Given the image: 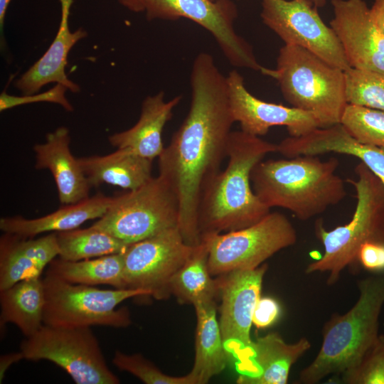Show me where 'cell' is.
I'll list each match as a JSON object with an SVG mask.
<instances>
[{
  "instance_id": "cell-24",
  "label": "cell",
  "mask_w": 384,
  "mask_h": 384,
  "mask_svg": "<svg viewBox=\"0 0 384 384\" xmlns=\"http://www.w3.org/2000/svg\"><path fill=\"white\" fill-rule=\"evenodd\" d=\"M91 187L107 183L133 191L152 178V161L130 149L119 148L105 156L78 158Z\"/></svg>"
},
{
  "instance_id": "cell-4",
  "label": "cell",
  "mask_w": 384,
  "mask_h": 384,
  "mask_svg": "<svg viewBox=\"0 0 384 384\" xmlns=\"http://www.w3.org/2000/svg\"><path fill=\"white\" fill-rule=\"evenodd\" d=\"M358 288L355 304L343 314H333L324 324L320 349L299 373L300 383L315 384L330 375H341L356 365L376 341L384 305V276L361 279Z\"/></svg>"
},
{
  "instance_id": "cell-17",
  "label": "cell",
  "mask_w": 384,
  "mask_h": 384,
  "mask_svg": "<svg viewBox=\"0 0 384 384\" xmlns=\"http://www.w3.org/2000/svg\"><path fill=\"white\" fill-rule=\"evenodd\" d=\"M285 158L328 153L347 154L361 160L384 186V148L367 145L353 138L339 123L317 128L300 137H289L277 144Z\"/></svg>"
},
{
  "instance_id": "cell-19",
  "label": "cell",
  "mask_w": 384,
  "mask_h": 384,
  "mask_svg": "<svg viewBox=\"0 0 384 384\" xmlns=\"http://www.w3.org/2000/svg\"><path fill=\"white\" fill-rule=\"evenodd\" d=\"M306 337L288 343L278 333H270L253 341L252 353L239 373L240 384H286L294 364L310 348Z\"/></svg>"
},
{
  "instance_id": "cell-27",
  "label": "cell",
  "mask_w": 384,
  "mask_h": 384,
  "mask_svg": "<svg viewBox=\"0 0 384 384\" xmlns=\"http://www.w3.org/2000/svg\"><path fill=\"white\" fill-rule=\"evenodd\" d=\"M208 250L205 240L195 246L183 265L172 277L169 290L181 304L215 301L219 296V279H213L208 268Z\"/></svg>"
},
{
  "instance_id": "cell-40",
  "label": "cell",
  "mask_w": 384,
  "mask_h": 384,
  "mask_svg": "<svg viewBox=\"0 0 384 384\" xmlns=\"http://www.w3.org/2000/svg\"><path fill=\"white\" fill-rule=\"evenodd\" d=\"M11 0H0V28L2 33L7 8Z\"/></svg>"
},
{
  "instance_id": "cell-29",
  "label": "cell",
  "mask_w": 384,
  "mask_h": 384,
  "mask_svg": "<svg viewBox=\"0 0 384 384\" xmlns=\"http://www.w3.org/2000/svg\"><path fill=\"white\" fill-rule=\"evenodd\" d=\"M59 257L78 261L121 253L129 246L110 233L91 225L56 233Z\"/></svg>"
},
{
  "instance_id": "cell-3",
  "label": "cell",
  "mask_w": 384,
  "mask_h": 384,
  "mask_svg": "<svg viewBox=\"0 0 384 384\" xmlns=\"http://www.w3.org/2000/svg\"><path fill=\"white\" fill-rule=\"evenodd\" d=\"M338 165L334 157L322 161L314 155L262 160L252 170V187L270 209L282 208L308 220L346 196L344 181L336 174Z\"/></svg>"
},
{
  "instance_id": "cell-37",
  "label": "cell",
  "mask_w": 384,
  "mask_h": 384,
  "mask_svg": "<svg viewBox=\"0 0 384 384\" xmlns=\"http://www.w3.org/2000/svg\"><path fill=\"white\" fill-rule=\"evenodd\" d=\"M370 14L377 28L384 37V0H374Z\"/></svg>"
},
{
  "instance_id": "cell-41",
  "label": "cell",
  "mask_w": 384,
  "mask_h": 384,
  "mask_svg": "<svg viewBox=\"0 0 384 384\" xmlns=\"http://www.w3.org/2000/svg\"><path fill=\"white\" fill-rule=\"evenodd\" d=\"M316 8H320L325 5L326 0H310Z\"/></svg>"
},
{
  "instance_id": "cell-7",
  "label": "cell",
  "mask_w": 384,
  "mask_h": 384,
  "mask_svg": "<svg viewBox=\"0 0 384 384\" xmlns=\"http://www.w3.org/2000/svg\"><path fill=\"white\" fill-rule=\"evenodd\" d=\"M46 304L43 324L56 326H104L124 328L132 323L126 299L151 294L142 289H102L73 284L46 273L43 278Z\"/></svg>"
},
{
  "instance_id": "cell-16",
  "label": "cell",
  "mask_w": 384,
  "mask_h": 384,
  "mask_svg": "<svg viewBox=\"0 0 384 384\" xmlns=\"http://www.w3.org/2000/svg\"><path fill=\"white\" fill-rule=\"evenodd\" d=\"M330 22L351 68L384 74V37L363 0H331Z\"/></svg>"
},
{
  "instance_id": "cell-15",
  "label": "cell",
  "mask_w": 384,
  "mask_h": 384,
  "mask_svg": "<svg viewBox=\"0 0 384 384\" xmlns=\"http://www.w3.org/2000/svg\"><path fill=\"white\" fill-rule=\"evenodd\" d=\"M227 82L234 120L247 134L264 136L272 127L284 126L289 137H297L321 128L319 119L311 112L267 102L252 95L237 70L228 73Z\"/></svg>"
},
{
  "instance_id": "cell-22",
  "label": "cell",
  "mask_w": 384,
  "mask_h": 384,
  "mask_svg": "<svg viewBox=\"0 0 384 384\" xmlns=\"http://www.w3.org/2000/svg\"><path fill=\"white\" fill-rule=\"evenodd\" d=\"M181 99V95H177L166 101L163 91L148 96L142 102L137 122L129 129L110 136V143L117 149H130L151 160L159 158L164 149L162 142L164 128Z\"/></svg>"
},
{
  "instance_id": "cell-1",
  "label": "cell",
  "mask_w": 384,
  "mask_h": 384,
  "mask_svg": "<svg viewBox=\"0 0 384 384\" xmlns=\"http://www.w3.org/2000/svg\"><path fill=\"white\" fill-rule=\"evenodd\" d=\"M190 84L191 100L187 116L159 156V175L176 195L178 228L184 241L201 242L198 208L206 184L220 171L235 122L227 77L208 53L193 60Z\"/></svg>"
},
{
  "instance_id": "cell-8",
  "label": "cell",
  "mask_w": 384,
  "mask_h": 384,
  "mask_svg": "<svg viewBox=\"0 0 384 384\" xmlns=\"http://www.w3.org/2000/svg\"><path fill=\"white\" fill-rule=\"evenodd\" d=\"M24 359L46 360L64 370L77 384H119L98 340L88 326L43 324L20 344Z\"/></svg>"
},
{
  "instance_id": "cell-32",
  "label": "cell",
  "mask_w": 384,
  "mask_h": 384,
  "mask_svg": "<svg viewBox=\"0 0 384 384\" xmlns=\"http://www.w3.org/2000/svg\"><path fill=\"white\" fill-rule=\"evenodd\" d=\"M112 363L119 370L132 374L146 384H196L190 373L183 376L165 374L140 353L129 355L116 351Z\"/></svg>"
},
{
  "instance_id": "cell-31",
  "label": "cell",
  "mask_w": 384,
  "mask_h": 384,
  "mask_svg": "<svg viewBox=\"0 0 384 384\" xmlns=\"http://www.w3.org/2000/svg\"><path fill=\"white\" fill-rule=\"evenodd\" d=\"M345 76L348 103L384 111V74L351 68Z\"/></svg>"
},
{
  "instance_id": "cell-26",
  "label": "cell",
  "mask_w": 384,
  "mask_h": 384,
  "mask_svg": "<svg viewBox=\"0 0 384 384\" xmlns=\"http://www.w3.org/2000/svg\"><path fill=\"white\" fill-rule=\"evenodd\" d=\"M46 304L41 277L21 280L0 291V324H15L26 337L37 332L43 325Z\"/></svg>"
},
{
  "instance_id": "cell-13",
  "label": "cell",
  "mask_w": 384,
  "mask_h": 384,
  "mask_svg": "<svg viewBox=\"0 0 384 384\" xmlns=\"http://www.w3.org/2000/svg\"><path fill=\"white\" fill-rule=\"evenodd\" d=\"M149 20L184 17L211 33L228 62L238 68L263 70L252 46L234 28L236 11L228 0H144Z\"/></svg>"
},
{
  "instance_id": "cell-20",
  "label": "cell",
  "mask_w": 384,
  "mask_h": 384,
  "mask_svg": "<svg viewBox=\"0 0 384 384\" xmlns=\"http://www.w3.org/2000/svg\"><path fill=\"white\" fill-rule=\"evenodd\" d=\"M59 255L56 233L27 238L4 233L0 238V291L33 277Z\"/></svg>"
},
{
  "instance_id": "cell-33",
  "label": "cell",
  "mask_w": 384,
  "mask_h": 384,
  "mask_svg": "<svg viewBox=\"0 0 384 384\" xmlns=\"http://www.w3.org/2000/svg\"><path fill=\"white\" fill-rule=\"evenodd\" d=\"M341 375L346 384H384V334H379L360 361Z\"/></svg>"
},
{
  "instance_id": "cell-28",
  "label": "cell",
  "mask_w": 384,
  "mask_h": 384,
  "mask_svg": "<svg viewBox=\"0 0 384 384\" xmlns=\"http://www.w3.org/2000/svg\"><path fill=\"white\" fill-rule=\"evenodd\" d=\"M124 269V256L121 252L78 261L59 257L50 262L46 273L73 284H106L126 289Z\"/></svg>"
},
{
  "instance_id": "cell-6",
  "label": "cell",
  "mask_w": 384,
  "mask_h": 384,
  "mask_svg": "<svg viewBox=\"0 0 384 384\" xmlns=\"http://www.w3.org/2000/svg\"><path fill=\"white\" fill-rule=\"evenodd\" d=\"M274 78L292 107L309 112L321 128L339 124L348 104L345 71L309 50L284 44L279 50L274 69L262 72Z\"/></svg>"
},
{
  "instance_id": "cell-18",
  "label": "cell",
  "mask_w": 384,
  "mask_h": 384,
  "mask_svg": "<svg viewBox=\"0 0 384 384\" xmlns=\"http://www.w3.org/2000/svg\"><path fill=\"white\" fill-rule=\"evenodd\" d=\"M68 129L60 127L46 135L45 143L36 144V169H48L56 183L63 205L78 203L89 198L90 185L78 159L70 152Z\"/></svg>"
},
{
  "instance_id": "cell-36",
  "label": "cell",
  "mask_w": 384,
  "mask_h": 384,
  "mask_svg": "<svg viewBox=\"0 0 384 384\" xmlns=\"http://www.w3.org/2000/svg\"><path fill=\"white\" fill-rule=\"evenodd\" d=\"M358 262L371 272H384V243L369 242L363 244L358 252Z\"/></svg>"
},
{
  "instance_id": "cell-21",
  "label": "cell",
  "mask_w": 384,
  "mask_h": 384,
  "mask_svg": "<svg viewBox=\"0 0 384 384\" xmlns=\"http://www.w3.org/2000/svg\"><path fill=\"white\" fill-rule=\"evenodd\" d=\"M61 7V20L58 33L42 57L38 60L14 83L15 87L23 95H31L51 82L60 83L73 92H78L80 87L69 80L65 74L68 55L87 32L79 28L71 32L68 26V17L73 0H59Z\"/></svg>"
},
{
  "instance_id": "cell-25",
  "label": "cell",
  "mask_w": 384,
  "mask_h": 384,
  "mask_svg": "<svg viewBox=\"0 0 384 384\" xmlns=\"http://www.w3.org/2000/svg\"><path fill=\"white\" fill-rule=\"evenodd\" d=\"M193 306L196 331L194 363L190 373L196 384H205L225 368L229 358L223 343L215 301Z\"/></svg>"
},
{
  "instance_id": "cell-35",
  "label": "cell",
  "mask_w": 384,
  "mask_h": 384,
  "mask_svg": "<svg viewBox=\"0 0 384 384\" xmlns=\"http://www.w3.org/2000/svg\"><path fill=\"white\" fill-rule=\"evenodd\" d=\"M281 308L277 300L272 297H260L252 316V325L257 329H266L274 324L279 319Z\"/></svg>"
},
{
  "instance_id": "cell-38",
  "label": "cell",
  "mask_w": 384,
  "mask_h": 384,
  "mask_svg": "<svg viewBox=\"0 0 384 384\" xmlns=\"http://www.w3.org/2000/svg\"><path fill=\"white\" fill-rule=\"evenodd\" d=\"M24 359L21 351L12 352L4 354L0 357V383H2L5 373L9 368L14 363Z\"/></svg>"
},
{
  "instance_id": "cell-39",
  "label": "cell",
  "mask_w": 384,
  "mask_h": 384,
  "mask_svg": "<svg viewBox=\"0 0 384 384\" xmlns=\"http://www.w3.org/2000/svg\"><path fill=\"white\" fill-rule=\"evenodd\" d=\"M119 2L133 11H142L145 9L144 0H119Z\"/></svg>"
},
{
  "instance_id": "cell-14",
  "label": "cell",
  "mask_w": 384,
  "mask_h": 384,
  "mask_svg": "<svg viewBox=\"0 0 384 384\" xmlns=\"http://www.w3.org/2000/svg\"><path fill=\"white\" fill-rule=\"evenodd\" d=\"M261 18L284 44L302 47L344 71L351 68L333 29L310 0H262Z\"/></svg>"
},
{
  "instance_id": "cell-10",
  "label": "cell",
  "mask_w": 384,
  "mask_h": 384,
  "mask_svg": "<svg viewBox=\"0 0 384 384\" xmlns=\"http://www.w3.org/2000/svg\"><path fill=\"white\" fill-rule=\"evenodd\" d=\"M178 202L160 176L116 196L107 213L92 225L129 245L178 226Z\"/></svg>"
},
{
  "instance_id": "cell-2",
  "label": "cell",
  "mask_w": 384,
  "mask_h": 384,
  "mask_svg": "<svg viewBox=\"0 0 384 384\" xmlns=\"http://www.w3.org/2000/svg\"><path fill=\"white\" fill-rule=\"evenodd\" d=\"M277 146L242 130L231 132L227 145L228 159L206 184L198 208L201 236L242 229L265 217L270 209L255 193L250 175L264 157Z\"/></svg>"
},
{
  "instance_id": "cell-11",
  "label": "cell",
  "mask_w": 384,
  "mask_h": 384,
  "mask_svg": "<svg viewBox=\"0 0 384 384\" xmlns=\"http://www.w3.org/2000/svg\"><path fill=\"white\" fill-rule=\"evenodd\" d=\"M268 265L252 270H235L218 276L220 297L218 319L222 339L229 361H235L240 373L252 353L250 337L255 304L261 297Z\"/></svg>"
},
{
  "instance_id": "cell-9",
  "label": "cell",
  "mask_w": 384,
  "mask_h": 384,
  "mask_svg": "<svg viewBox=\"0 0 384 384\" xmlns=\"http://www.w3.org/2000/svg\"><path fill=\"white\" fill-rule=\"evenodd\" d=\"M201 240L208 245L210 274L220 276L260 267L275 253L294 245L297 233L288 218L275 211L248 227L205 235Z\"/></svg>"
},
{
  "instance_id": "cell-23",
  "label": "cell",
  "mask_w": 384,
  "mask_h": 384,
  "mask_svg": "<svg viewBox=\"0 0 384 384\" xmlns=\"http://www.w3.org/2000/svg\"><path fill=\"white\" fill-rule=\"evenodd\" d=\"M115 197L98 193L74 204L65 205L58 210L34 219L21 216L0 219L4 233L33 238L43 233H58L79 228L87 220L102 217L114 202Z\"/></svg>"
},
{
  "instance_id": "cell-12",
  "label": "cell",
  "mask_w": 384,
  "mask_h": 384,
  "mask_svg": "<svg viewBox=\"0 0 384 384\" xmlns=\"http://www.w3.org/2000/svg\"><path fill=\"white\" fill-rule=\"evenodd\" d=\"M194 247L184 241L178 226L129 245L123 252L126 289L147 291L156 299L169 297V282Z\"/></svg>"
},
{
  "instance_id": "cell-34",
  "label": "cell",
  "mask_w": 384,
  "mask_h": 384,
  "mask_svg": "<svg viewBox=\"0 0 384 384\" xmlns=\"http://www.w3.org/2000/svg\"><path fill=\"white\" fill-rule=\"evenodd\" d=\"M68 90L64 85L57 83L53 88L41 94L14 96L4 91L0 95V111L30 103L47 102L58 104L65 110L70 112L73 110V108L65 97Z\"/></svg>"
},
{
  "instance_id": "cell-5",
  "label": "cell",
  "mask_w": 384,
  "mask_h": 384,
  "mask_svg": "<svg viewBox=\"0 0 384 384\" xmlns=\"http://www.w3.org/2000/svg\"><path fill=\"white\" fill-rule=\"evenodd\" d=\"M354 171L356 179L346 180L356 190V205L351 220L329 230L321 220L314 225L324 254L306 266L305 273H326L329 286L338 282L345 268L358 263V252L363 244L384 243V186L362 162Z\"/></svg>"
},
{
  "instance_id": "cell-30",
  "label": "cell",
  "mask_w": 384,
  "mask_h": 384,
  "mask_svg": "<svg viewBox=\"0 0 384 384\" xmlns=\"http://www.w3.org/2000/svg\"><path fill=\"white\" fill-rule=\"evenodd\" d=\"M340 124L358 142L384 148V111L348 103Z\"/></svg>"
}]
</instances>
